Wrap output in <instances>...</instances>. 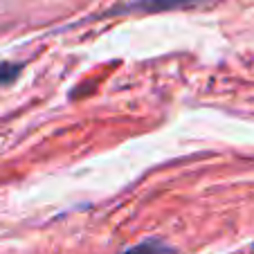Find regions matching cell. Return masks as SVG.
I'll return each mask as SVG.
<instances>
[{
	"label": "cell",
	"instance_id": "7a4b0ae2",
	"mask_svg": "<svg viewBox=\"0 0 254 254\" xmlns=\"http://www.w3.org/2000/svg\"><path fill=\"white\" fill-rule=\"evenodd\" d=\"M18 72H20V67L14 65V63H0V86L14 81L18 77Z\"/></svg>",
	"mask_w": 254,
	"mask_h": 254
},
{
	"label": "cell",
	"instance_id": "3957f363",
	"mask_svg": "<svg viewBox=\"0 0 254 254\" xmlns=\"http://www.w3.org/2000/svg\"><path fill=\"white\" fill-rule=\"evenodd\" d=\"M176 5H183V0H144L146 9H169V7H176Z\"/></svg>",
	"mask_w": 254,
	"mask_h": 254
},
{
	"label": "cell",
	"instance_id": "6da1fadb",
	"mask_svg": "<svg viewBox=\"0 0 254 254\" xmlns=\"http://www.w3.org/2000/svg\"><path fill=\"white\" fill-rule=\"evenodd\" d=\"M124 254H169V250H167V245L160 243V241H146V243L137 245V248L128 250V252H124Z\"/></svg>",
	"mask_w": 254,
	"mask_h": 254
}]
</instances>
